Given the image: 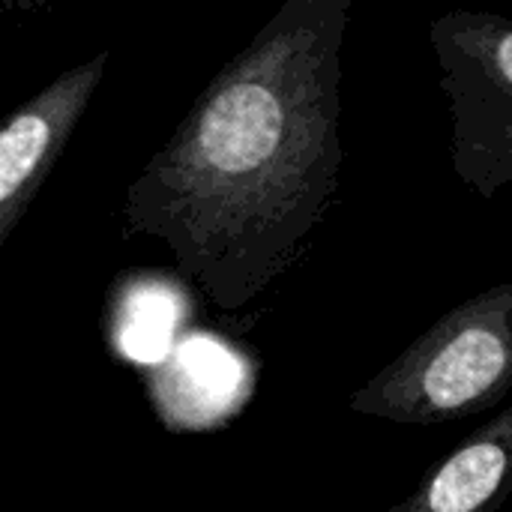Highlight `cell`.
<instances>
[{"label":"cell","instance_id":"obj_2","mask_svg":"<svg viewBox=\"0 0 512 512\" xmlns=\"http://www.w3.org/2000/svg\"><path fill=\"white\" fill-rule=\"evenodd\" d=\"M512 387V285L450 309L372 381L351 393L354 414L438 426L483 414Z\"/></svg>","mask_w":512,"mask_h":512},{"label":"cell","instance_id":"obj_1","mask_svg":"<svg viewBox=\"0 0 512 512\" xmlns=\"http://www.w3.org/2000/svg\"><path fill=\"white\" fill-rule=\"evenodd\" d=\"M351 12L354 0H285L126 189V234L162 240L222 312L300 261L339 189Z\"/></svg>","mask_w":512,"mask_h":512},{"label":"cell","instance_id":"obj_4","mask_svg":"<svg viewBox=\"0 0 512 512\" xmlns=\"http://www.w3.org/2000/svg\"><path fill=\"white\" fill-rule=\"evenodd\" d=\"M105 69L108 51H99L0 120V249L57 168Z\"/></svg>","mask_w":512,"mask_h":512},{"label":"cell","instance_id":"obj_5","mask_svg":"<svg viewBox=\"0 0 512 512\" xmlns=\"http://www.w3.org/2000/svg\"><path fill=\"white\" fill-rule=\"evenodd\" d=\"M512 411L504 408L441 459L390 512H498L510 498Z\"/></svg>","mask_w":512,"mask_h":512},{"label":"cell","instance_id":"obj_3","mask_svg":"<svg viewBox=\"0 0 512 512\" xmlns=\"http://www.w3.org/2000/svg\"><path fill=\"white\" fill-rule=\"evenodd\" d=\"M429 33L453 111V168L483 198H495L512 183L510 18L447 12Z\"/></svg>","mask_w":512,"mask_h":512}]
</instances>
